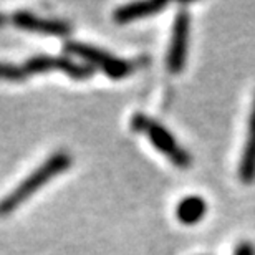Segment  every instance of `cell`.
Here are the masks:
<instances>
[{
    "label": "cell",
    "mask_w": 255,
    "mask_h": 255,
    "mask_svg": "<svg viewBox=\"0 0 255 255\" xmlns=\"http://www.w3.org/2000/svg\"><path fill=\"white\" fill-rule=\"evenodd\" d=\"M71 166V156L65 151H58L48 157L42 166H38L27 179H23L15 189L0 201V217L12 214L20 207L30 196H33L40 187H43L48 181L62 174L65 169Z\"/></svg>",
    "instance_id": "1"
},
{
    "label": "cell",
    "mask_w": 255,
    "mask_h": 255,
    "mask_svg": "<svg viewBox=\"0 0 255 255\" xmlns=\"http://www.w3.org/2000/svg\"><path fill=\"white\" fill-rule=\"evenodd\" d=\"M131 128L137 132H142L151 139L152 144L156 146V149H159L161 152L169 157V161L172 164H176L177 167H189L191 166V154L187 151H184L179 146V142L176 141V137L166 129L164 126L156 123L154 120L149 116L136 113L131 118Z\"/></svg>",
    "instance_id": "2"
},
{
    "label": "cell",
    "mask_w": 255,
    "mask_h": 255,
    "mask_svg": "<svg viewBox=\"0 0 255 255\" xmlns=\"http://www.w3.org/2000/svg\"><path fill=\"white\" fill-rule=\"evenodd\" d=\"M65 50L68 53H73L76 57L83 58L86 63L93 68H100L103 73L115 80L125 78V76L131 75L134 66L131 62L118 57H113L111 53H106L103 50L95 48L91 45L86 43H80V42H68L65 45Z\"/></svg>",
    "instance_id": "3"
},
{
    "label": "cell",
    "mask_w": 255,
    "mask_h": 255,
    "mask_svg": "<svg viewBox=\"0 0 255 255\" xmlns=\"http://www.w3.org/2000/svg\"><path fill=\"white\" fill-rule=\"evenodd\" d=\"M189 33H191V15L186 8L177 12L172 23V35L169 50H167V70L171 73H181L187 62L189 50Z\"/></svg>",
    "instance_id": "4"
},
{
    "label": "cell",
    "mask_w": 255,
    "mask_h": 255,
    "mask_svg": "<svg viewBox=\"0 0 255 255\" xmlns=\"http://www.w3.org/2000/svg\"><path fill=\"white\" fill-rule=\"evenodd\" d=\"M28 76L35 73H47V71H63L75 80H86L95 73V68L90 65L76 63L68 57H50V55H38L23 63Z\"/></svg>",
    "instance_id": "5"
},
{
    "label": "cell",
    "mask_w": 255,
    "mask_h": 255,
    "mask_svg": "<svg viewBox=\"0 0 255 255\" xmlns=\"http://www.w3.org/2000/svg\"><path fill=\"white\" fill-rule=\"evenodd\" d=\"M12 22L18 28L28 30V32H37L43 35H57V37H65L70 33V25L62 22V20L52 18H40L32 12H17L12 15Z\"/></svg>",
    "instance_id": "6"
},
{
    "label": "cell",
    "mask_w": 255,
    "mask_h": 255,
    "mask_svg": "<svg viewBox=\"0 0 255 255\" xmlns=\"http://www.w3.org/2000/svg\"><path fill=\"white\" fill-rule=\"evenodd\" d=\"M167 7V2H161V0H151V2H136L128 3L123 7L116 8L113 13V18L116 23H128L134 22V20L152 17V15L159 13L161 10Z\"/></svg>",
    "instance_id": "7"
},
{
    "label": "cell",
    "mask_w": 255,
    "mask_h": 255,
    "mask_svg": "<svg viewBox=\"0 0 255 255\" xmlns=\"http://www.w3.org/2000/svg\"><path fill=\"white\" fill-rule=\"evenodd\" d=\"M239 177L246 184L255 181V100L252 105L251 120H249L246 147H244L241 166H239Z\"/></svg>",
    "instance_id": "8"
},
{
    "label": "cell",
    "mask_w": 255,
    "mask_h": 255,
    "mask_svg": "<svg viewBox=\"0 0 255 255\" xmlns=\"http://www.w3.org/2000/svg\"><path fill=\"white\" fill-rule=\"evenodd\" d=\"M206 211H207V204L202 197L189 196V197H184L179 204H177L176 216L182 224L192 226V224L199 222L204 216H206Z\"/></svg>",
    "instance_id": "9"
},
{
    "label": "cell",
    "mask_w": 255,
    "mask_h": 255,
    "mask_svg": "<svg viewBox=\"0 0 255 255\" xmlns=\"http://www.w3.org/2000/svg\"><path fill=\"white\" fill-rule=\"evenodd\" d=\"M28 76L27 70L23 65H10V63H0V80L7 81H22Z\"/></svg>",
    "instance_id": "10"
},
{
    "label": "cell",
    "mask_w": 255,
    "mask_h": 255,
    "mask_svg": "<svg viewBox=\"0 0 255 255\" xmlns=\"http://www.w3.org/2000/svg\"><path fill=\"white\" fill-rule=\"evenodd\" d=\"M234 255H255V247L249 242H242L241 246L236 249Z\"/></svg>",
    "instance_id": "11"
}]
</instances>
